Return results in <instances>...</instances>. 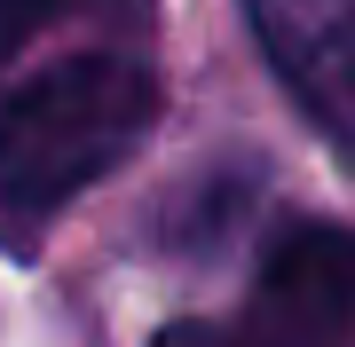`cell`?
<instances>
[{
    "label": "cell",
    "mask_w": 355,
    "mask_h": 347,
    "mask_svg": "<svg viewBox=\"0 0 355 347\" xmlns=\"http://www.w3.org/2000/svg\"><path fill=\"white\" fill-rule=\"evenodd\" d=\"M253 347H355V229L300 221L261 253L253 276Z\"/></svg>",
    "instance_id": "cell-2"
},
{
    "label": "cell",
    "mask_w": 355,
    "mask_h": 347,
    "mask_svg": "<svg viewBox=\"0 0 355 347\" xmlns=\"http://www.w3.org/2000/svg\"><path fill=\"white\" fill-rule=\"evenodd\" d=\"M158 127V71L142 55H71L0 103V237L24 244L87 181L127 166Z\"/></svg>",
    "instance_id": "cell-1"
},
{
    "label": "cell",
    "mask_w": 355,
    "mask_h": 347,
    "mask_svg": "<svg viewBox=\"0 0 355 347\" xmlns=\"http://www.w3.org/2000/svg\"><path fill=\"white\" fill-rule=\"evenodd\" d=\"M87 8H111V0H0V64H8L32 32L64 24V16H87Z\"/></svg>",
    "instance_id": "cell-4"
},
{
    "label": "cell",
    "mask_w": 355,
    "mask_h": 347,
    "mask_svg": "<svg viewBox=\"0 0 355 347\" xmlns=\"http://www.w3.org/2000/svg\"><path fill=\"white\" fill-rule=\"evenodd\" d=\"M150 347H253V339L229 332V323H198V316H190V323H166Z\"/></svg>",
    "instance_id": "cell-5"
},
{
    "label": "cell",
    "mask_w": 355,
    "mask_h": 347,
    "mask_svg": "<svg viewBox=\"0 0 355 347\" xmlns=\"http://www.w3.org/2000/svg\"><path fill=\"white\" fill-rule=\"evenodd\" d=\"M245 16L308 118L355 158V0H245Z\"/></svg>",
    "instance_id": "cell-3"
}]
</instances>
